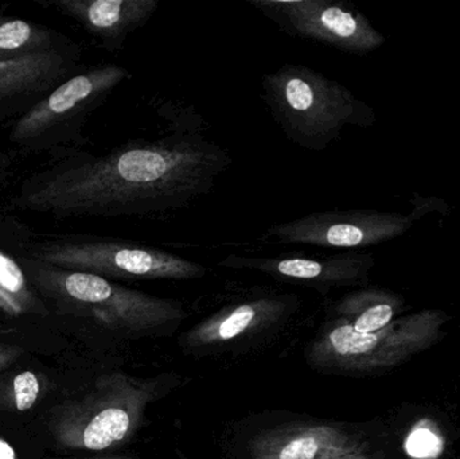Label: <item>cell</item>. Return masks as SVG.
<instances>
[{
    "label": "cell",
    "mask_w": 460,
    "mask_h": 459,
    "mask_svg": "<svg viewBox=\"0 0 460 459\" xmlns=\"http://www.w3.org/2000/svg\"><path fill=\"white\" fill-rule=\"evenodd\" d=\"M245 446L248 459H334L369 450L361 434L321 420L267 426L249 437Z\"/></svg>",
    "instance_id": "obj_9"
},
{
    "label": "cell",
    "mask_w": 460,
    "mask_h": 459,
    "mask_svg": "<svg viewBox=\"0 0 460 459\" xmlns=\"http://www.w3.org/2000/svg\"><path fill=\"white\" fill-rule=\"evenodd\" d=\"M35 307V298L22 267L0 251V312L21 317Z\"/></svg>",
    "instance_id": "obj_17"
},
{
    "label": "cell",
    "mask_w": 460,
    "mask_h": 459,
    "mask_svg": "<svg viewBox=\"0 0 460 459\" xmlns=\"http://www.w3.org/2000/svg\"><path fill=\"white\" fill-rule=\"evenodd\" d=\"M262 100L287 137L322 153L348 126H369L373 112L350 89L300 64H284L262 77Z\"/></svg>",
    "instance_id": "obj_2"
},
{
    "label": "cell",
    "mask_w": 460,
    "mask_h": 459,
    "mask_svg": "<svg viewBox=\"0 0 460 459\" xmlns=\"http://www.w3.org/2000/svg\"><path fill=\"white\" fill-rule=\"evenodd\" d=\"M53 51L49 30L23 19L0 15V62Z\"/></svg>",
    "instance_id": "obj_16"
},
{
    "label": "cell",
    "mask_w": 460,
    "mask_h": 459,
    "mask_svg": "<svg viewBox=\"0 0 460 459\" xmlns=\"http://www.w3.org/2000/svg\"><path fill=\"white\" fill-rule=\"evenodd\" d=\"M375 260L362 253L335 256L229 255L220 261L221 267L245 271L261 272L280 282L296 283L316 290L329 291L341 286L356 285L367 279Z\"/></svg>",
    "instance_id": "obj_11"
},
{
    "label": "cell",
    "mask_w": 460,
    "mask_h": 459,
    "mask_svg": "<svg viewBox=\"0 0 460 459\" xmlns=\"http://www.w3.org/2000/svg\"><path fill=\"white\" fill-rule=\"evenodd\" d=\"M129 78L131 73L118 65L93 67L69 78L16 121L11 139L18 143L29 142L57 124L59 126L70 119L85 115Z\"/></svg>",
    "instance_id": "obj_10"
},
{
    "label": "cell",
    "mask_w": 460,
    "mask_h": 459,
    "mask_svg": "<svg viewBox=\"0 0 460 459\" xmlns=\"http://www.w3.org/2000/svg\"><path fill=\"white\" fill-rule=\"evenodd\" d=\"M447 321L439 310H423L397 318L376 333H357L330 317L308 348V360L315 368L335 374L389 371L437 344Z\"/></svg>",
    "instance_id": "obj_3"
},
{
    "label": "cell",
    "mask_w": 460,
    "mask_h": 459,
    "mask_svg": "<svg viewBox=\"0 0 460 459\" xmlns=\"http://www.w3.org/2000/svg\"><path fill=\"white\" fill-rule=\"evenodd\" d=\"M232 164L228 150L197 131L131 140L51 172L18 207L59 217H145L209 194Z\"/></svg>",
    "instance_id": "obj_1"
},
{
    "label": "cell",
    "mask_w": 460,
    "mask_h": 459,
    "mask_svg": "<svg viewBox=\"0 0 460 459\" xmlns=\"http://www.w3.org/2000/svg\"><path fill=\"white\" fill-rule=\"evenodd\" d=\"M402 301L384 290H359L348 294L335 304L332 317L357 333H376L396 321Z\"/></svg>",
    "instance_id": "obj_14"
},
{
    "label": "cell",
    "mask_w": 460,
    "mask_h": 459,
    "mask_svg": "<svg viewBox=\"0 0 460 459\" xmlns=\"http://www.w3.org/2000/svg\"><path fill=\"white\" fill-rule=\"evenodd\" d=\"M111 459H126V458H111Z\"/></svg>",
    "instance_id": "obj_22"
},
{
    "label": "cell",
    "mask_w": 460,
    "mask_h": 459,
    "mask_svg": "<svg viewBox=\"0 0 460 459\" xmlns=\"http://www.w3.org/2000/svg\"><path fill=\"white\" fill-rule=\"evenodd\" d=\"M412 217L376 210H330L276 224L262 240L281 244L313 245L332 250L370 247L402 236Z\"/></svg>",
    "instance_id": "obj_8"
},
{
    "label": "cell",
    "mask_w": 460,
    "mask_h": 459,
    "mask_svg": "<svg viewBox=\"0 0 460 459\" xmlns=\"http://www.w3.org/2000/svg\"><path fill=\"white\" fill-rule=\"evenodd\" d=\"M34 256L56 269L86 272L105 279L193 280L208 274L207 267L196 261L121 240L57 243L38 248Z\"/></svg>",
    "instance_id": "obj_6"
},
{
    "label": "cell",
    "mask_w": 460,
    "mask_h": 459,
    "mask_svg": "<svg viewBox=\"0 0 460 459\" xmlns=\"http://www.w3.org/2000/svg\"><path fill=\"white\" fill-rule=\"evenodd\" d=\"M37 279L75 313L129 334H155L186 317L180 302L123 287L105 278L43 264Z\"/></svg>",
    "instance_id": "obj_4"
},
{
    "label": "cell",
    "mask_w": 460,
    "mask_h": 459,
    "mask_svg": "<svg viewBox=\"0 0 460 459\" xmlns=\"http://www.w3.org/2000/svg\"><path fill=\"white\" fill-rule=\"evenodd\" d=\"M367 452H369V450H367ZM367 452L351 453V455H342V457H337L334 459H376Z\"/></svg>",
    "instance_id": "obj_21"
},
{
    "label": "cell",
    "mask_w": 460,
    "mask_h": 459,
    "mask_svg": "<svg viewBox=\"0 0 460 459\" xmlns=\"http://www.w3.org/2000/svg\"><path fill=\"white\" fill-rule=\"evenodd\" d=\"M13 406L16 411L26 412L37 403L40 395V380L32 371L16 375L13 380Z\"/></svg>",
    "instance_id": "obj_19"
},
{
    "label": "cell",
    "mask_w": 460,
    "mask_h": 459,
    "mask_svg": "<svg viewBox=\"0 0 460 459\" xmlns=\"http://www.w3.org/2000/svg\"><path fill=\"white\" fill-rule=\"evenodd\" d=\"M154 383L121 374L102 377L93 390L67 406L54 423V436L64 449L102 452L128 441L145 420L155 399Z\"/></svg>",
    "instance_id": "obj_5"
},
{
    "label": "cell",
    "mask_w": 460,
    "mask_h": 459,
    "mask_svg": "<svg viewBox=\"0 0 460 459\" xmlns=\"http://www.w3.org/2000/svg\"><path fill=\"white\" fill-rule=\"evenodd\" d=\"M262 15L292 37L314 40L346 53L365 54L385 38L369 19L342 2L332 0H252Z\"/></svg>",
    "instance_id": "obj_7"
},
{
    "label": "cell",
    "mask_w": 460,
    "mask_h": 459,
    "mask_svg": "<svg viewBox=\"0 0 460 459\" xmlns=\"http://www.w3.org/2000/svg\"><path fill=\"white\" fill-rule=\"evenodd\" d=\"M24 350L18 345L2 344L0 342V372L16 363L23 356Z\"/></svg>",
    "instance_id": "obj_20"
},
{
    "label": "cell",
    "mask_w": 460,
    "mask_h": 459,
    "mask_svg": "<svg viewBox=\"0 0 460 459\" xmlns=\"http://www.w3.org/2000/svg\"><path fill=\"white\" fill-rule=\"evenodd\" d=\"M66 70V58L54 50L0 62V102L40 91L61 77Z\"/></svg>",
    "instance_id": "obj_15"
},
{
    "label": "cell",
    "mask_w": 460,
    "mask_h": 459,
    "mask_svg": "<svg viewBox=\"0 0 460 459\" xmlns=\"http://www.w3.org/2000/svg\"><path fill=\"white\" fill-rule=\"evenodd\" d=\"M53 4L111 50L123 48L159 7L158 0H57Z\"/></svg>",
    "instance_id": "obj_13"
},
{
    "label": "cell",
    "mask_w": 460,
    "mask_h": 459,
    "mask_svg": "<svg viewBox=\"0 0 460 459\" xmlns=\"http://www.w3.org/2000/svg\"><path fill=\"white\" fill-rule=\"evenodd\" d=\"M295 306L289 296H262L224 307L183 336L189 349L230 344L280 322Z\"/></svg>",
    "instance_id": "obj_12"
},
{
    "label": "cell",
    "mask_w": 460,
    "mask_h": 459,
    "mask_svg": "<svg viewBox=\"0 0 460 459\" xmlns=\"http://www.w3.org/2000/svg\"><path fill=\"white\" fill-rule=\"evenodd\" d=\"M407 452L413 458H437L442 453L443 438L429 420H421L407 438Z\"/></svg>",
    "instance_id": "obj_18"
}]
</instances>
